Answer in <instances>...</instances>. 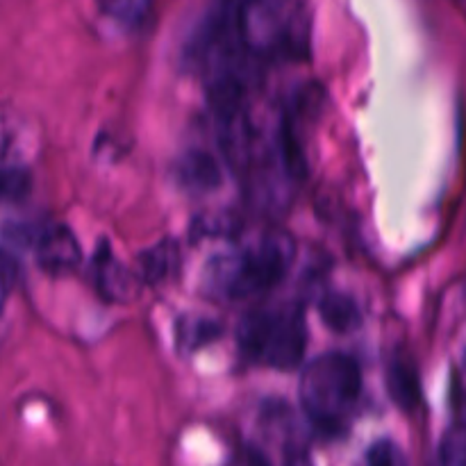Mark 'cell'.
I'll list each match as a JSON object with an SVG mask.
<instances>
[{
    "instance_id": "6da1fadb",
    "label": "cell",
    "mask_w": 466,
    "mask_h": 466,
    "mask_svg": "<svg viewBox=\"0 0 466 466\" xmlns=\"http://www.w3.org/2000/svg\"><path fill=\"white\" fill-rule=\"evenodd\" d=\"M294 258L296 244L291 235L273 230L259 237L248 248L214 258L205 278L217 294L235 300L248 299L280 285L289 273Z\"/></svg>"
},
{
    "instance_id": "7a4b0ae2",
    "label": "cell",
    "mask_w": 466,
    "mask_h": 466,
    "mask_svg": "<svg viewBox=\"0 0 466 466\" xmlns=\"http://www.w3.org/2000/svg\"><path fill=\"white\" fill-rule=\"evenodd\" d=\"M362 391L360 364L346 353L314 358L300 378V405L317 426L335 431L355 408Z\"/></svg>"
},
{
    "instance_id": "3957f363",
    "label": "cell",
    "mask_w": 466,
    "mask_h": 466,
    "mask_svg": "<svg viewBox=\"0 0 466 466\" xmlns=\"http://www.w3.org/2000/svg\"><path fill=\"white\" fill-rule=\"evenodd\" d=\"M239 344L253 362H262L278 371H294L303 364L308 346L303 312L280 308L248 314L239 328Z\"/></svg>"
},
{
    "instance_id": "277c9868",
    "label": "cell",
    "mask_w": 466,
    "mask_h": 466,
    "mask_svg": "<svg viewBox=\"0 0 466 466\" xmlns=\"http://www.w3.org/2000/svg\"><path fill=\"white\" fill-rule=\"evenodd\" d=\"M241 46L253 55H305L309 18L303 5L248 3L237 7Z\"/></svg>"
},
{
    "instance_id": "5b68a950",
    "label": "cell",
    "mask_w": 466,
    "mask_h": 466,
    "mask_svg": "<svg viewBox=\"0 0 466 466\" xmlns=\"http://www.w3.org/2000/svg\"><path fill=\"white\" fill-rule=\"evenodd\" d=\"M36 262L50 276L71 273L82 262L77 237L66 226H50L36 239Z\"/></svg>"
},
{
    "instance_id": "8992f818",
    "label": "cell",
    "mask_w": 466,
    "mask_h": 466,
    "mask_svg": "<svg viewBox=\"0 0 466 466\" xmlns=\"http://www.w3.org/2000/svg\"><path fill=\"white\" fill-rule=\"evenodd\" d=\"M94 273H96V285H98V289L112 300H127L132 291L137 289V282H139V278H137L135 273L123 268L121 264L112 258L109 246L105 248V244L103 248L96 253Z\"/></svg>"
},
{
    "instance_id": "52a82bcc",
    "label": "cell",
    "mask_w": 466,
    "mask_h": 466,
    "mask_svg": "<svg viewBox=\"0 0 466 466\" xmlns=\"http://www.w3.org/2000/svg\"><path fill=\"white\" fill-rule=\"evenodd\" d=\"M177 177H180L182 187L196 191V194H205V191H214L221 187V167L205 150H191L177 164Z\"/></svg>"
},
{
    "instance_id": "ba28073f",
    "label": "cell",
    "mask_w": 466,
    "mask_h": 466,
    "mask_svg": "<svg viewBox=\"0 0 466 466\" xmlns=\"http://www.w3.org/2000/svg\"><path fill=\"white\" fill-rule=\"evenodd\" d=\"M319 314H321L323 323L339 335L353 332L362 323L360 305L349 294H339V291H328L319 300Z\"/></svg>"
},
{
    "instance_id": "9c48e42d",
    "label": "cell",
    "mask_w": 466,
    "mask_h": 466,
    "mask_svg": "<svg viewBox=\"0 0 466 466\" xmlns=\"http://www.w3.org/2000/svg\"><path fill=\"white\" fill-rule=\"evenodd\" d=\"M177 267V248L171 239L162 241V244L153 246V248L144 250L137 258V271L135 276L139 282H148V285H157V282L167 280Z\"/></svg>"
},
{
    "instance_id": "30bf717a",
    "label": "cell",
    "mask_w": 466,
    "mask_h": 466,
    "mask_svg": "<svg viewBox=\"0 0 466 466\" xmlns=\"http://www.w3.org/2000/svg\"><path fill=\"white\" fill-rule=\"evenodd\" d=\"M221 335V326L203 317H185L177 323V344L187 350L203 349Z\"/></svg>"
},
{
    "instance_id": "8fae6325",
    "label": "cell",
    "mask_w": 466,
    "mask_h": 466,
    "mask_svg": "<svg viewBox=\"0 0 466 466\" xmlns=\"http://www.w3.org/2000/svg\"><path fill=\"white\" fill-rule=\"evenodd\" d=\"M441 466H466V423L449 428L440 444Z\"/></svg>"
},
{
    "instance_id": "7c38bea8",
    "label": "cell",
    "mask_w": 466,
    "mask_h": 466,
    "mask_svg": "<svg viewBox=\"0 0 466 466\" xmlns=\"http://www.w3.org/2000/svg\"><path fill=\"white\" fill-rule=\"evenodd\" d=\"M30 191V173L21 167H0V200H18Z\"/></svg>"
},
{
    "instance_id": "4fadbf2b",
    "label": "cell",
    "mask_w": 466,
    "mask_h": 466,
    "mask_svg": "<svg viewBox=\"0 0 466 466\" xmlns=\"http://www.w3.org/2000/svg\"><path fill=\"white\" fill-rule=\"evenodd\" d=\"M390 390L394 394L396 403L408 405L414 403V373L405 367L403 362H394L391 364V373H390Z\"/></svg>"
},
{
    "instance_id": "5bb4252c",
    "label": "cell",
    "mask_w": 466,
    "mask_h": 466,
    "mask_svg": "<svg viewBox=\"0 0 466 466\" xmlns=\"http://www.w3.org/2000/svg\"><path fill=\"white\" fill-rule=\"evenodd\" d=\"M18 282V259L9 250L0 248V314L12 299V291Z\"/></svg>"
},
{
    "instance_id": "9a60e30c",
    "label": "cell",
    "mask_w": 466,
    "mask_h": 466,
    "mask_svg": "<svg viewBox=\"0 0 466 466\" xmlns=\"http://www.w3.org/2000/svg\"><path fill=\"white\" fill-rule=\"evenodd\" d=\"M367 466H408V462L394 441L380 440L369 449Z\"/></svg>"
},
{
    "instance_id": "2e32d148",
    "label": "cell",
    "mask_w": 466,
    "mask_h": 466,
    "mask_svg": "<svg viewBox=\"0 0 466 466\" xmlns=\"http://www.w3.org/2000/svg\"><path fill=\"white\" fill-rule=\"evenodd\" d=\"M105 12L114 18V21L121 23H141L144 21L146 12H148V5L146 3H109L103 5Z\"/></svg>"
},
{
    "instance_id": "e0dca14e",
    "label": "cell",
    "mask_w": 466,
    "mask_h": 466,
    "mask_svg": "<svg viewBox=\"0 0 466 466\" xmlns=\"http://www.w3.org/2000/svg\"><path fill=\"white\" fill-rule=\"evenodd\" d=\"M287 466H314L312 460L308 458V455L299 453V455H291L289 462H287Z\"/></svg>"
},
{
    "instance_id": "ac0fdd59",
    "label": "cell",
    "mask_w": 466,
    "mask_h": 466,
    "mask_svg": "<svg viewBox=\"0 0 466 466\" xmlns=\"http://www.w3.org/2000/svg\"><path fill=\"white\" fill-rule=\"evenodd\" d=\"M237 466H264V464L259 462L258 458H248V460H246V462H241V464H237Z\"/></svg>"
}]
</instances>
